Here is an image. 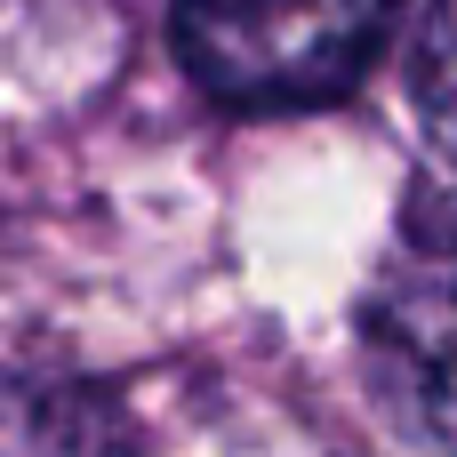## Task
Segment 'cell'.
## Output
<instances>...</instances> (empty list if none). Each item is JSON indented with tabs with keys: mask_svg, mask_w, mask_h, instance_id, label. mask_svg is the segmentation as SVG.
I'll return each instance as SVG.
<instances>
[{
	"mask_svg": "<svg viewBox=\"0 0 457 457\" xmlns=\"http://www.w3.org/2000/svg\"><path fill=\"white\" fill-rule=\"evenodd\" d=\"M0 457H137L129 418L88 378H8L0 386Z\"/></svg>",
	"mask_w": 457,
	"mask_h": 457,
	"instance_id": "obj_3",
	"label": "cell"
},
{
	"mask_svg": "<svg viewBox=\"0 0 457 457\" xmlns=\"http://www.w3.org/2000/svg\"><path fill=\"white\" fill-rule=\"evenodd\" d=\"M370 386L386 418L434 457H457V185H418L361 297Z\"/></svg>",
	"mask_w": 457,
	"mask_h": 457,
	"instance_id": "obj_1",
	"label": "cell"
},
{
	"mask_svg": "<svg viewBox=\"0 0 457 457\" xmlns=\"http://www.w3.org/2000/svg\"><path fill=\"white\" fill-rule=\"evenodd\" d=\"M402 0H177V48L193 80L249 112H297L345 96Z\"/></svg>",
	"mask_w": 457,
	"mask_h": 457,
	"instance_id": "obj_2",
	"label": "cell"
},
{
	"mask_svg": "<svg viewBox=\"0 0 457 457\" xmlns=\"http://www.w3.org/2000/svg\"><path fill=\"white\" fill-rule=\"evenodd\" d=\"M418 104H426L442 153L457 161V0H442L426 16V40H418Z\"/></svg>",
	"mask_w": 457,
	"mask_h": 457,
	"instance_id": "obj_4",
	"label": "cell"
}]
</instances>
